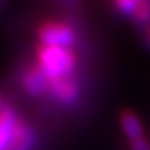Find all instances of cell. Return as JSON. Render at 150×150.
I'll return each instance as SVG.
<instances>
[{
    "label": "cell",
    "mask_w": 150,
    "mask_h": 150,
    "mask_svg": "<svg viewBox=\"0 0 150 150\" xmlns=\"http://www.w3.org/2000/svg\"><path fill=\"white\" fill-rule=\"evenodd\" d=\"M0 110H3V103H1V98H0Z\"/></svg>",
    "instance_id": "obj_9"
},
{
    "label": "cell",
    "mask_w": 150,
    "mask_h": 150,
    "mask_svg": "<svg viewBox=\"0 0 150 150\" xmlns=\"http://www.w3.org/2000/svg\"><path fill=\"white\" fill-rule=\"evenodd\" d=\"M37 64L47 79V83L74 77L77 57L72 47L39 45L37 49ZM49 88V86H47Z\"/></svg>",
    "instance_id": "obj_1"
},
{
    "label": "cell",
    "mask_w": 150,
    "mask_h": 150,
    "mask_svg": "<svg viewBox=\"0 0 150 150\" xmlns=\"http://www.w3.org/2000/svg\"><path fill=\"white\" fill-rule=\"evenodd\" d=\"M131 150H150V145L145 138H139L131 142Z\"/></svg>",
    "instance_id": "obj_7"
},
{
    "label": "cell",
    "mask_w": 150,
    "mask_h": 150,
    "mask_svg": "<svg viewBox=\"0 0 150 150\" xmlns=\"http://www.w3.org/2000/svg\"><path fill=\"white\" fill-rule=\"evenodd\" d=\"M145 42H146V44H148V46L150 47V25L146 27V30H145Z\"/></svg>",
    "instance_id": "obj_8"
},
{
    "label": "cell",
    "mask_w": 150,
    "mask_h": 150,
    "mask_svg": "<svg viewBox=\"0 0 150 150\" xmlns=\"http://www.w3.org/2000/svg\"><path fill=\"white\" fill-rule=\"evenodd\" d=\"M121 127L125 136L131 141H137L143 137V128L138 117L130 110H125L121 115Z\"/></svg>",
    "instance_id": "obj_6"
},
{
    "label": "cell",
    "mask_w": 150,
    "mask_h": 150,
    "mask_svg": "<svg viewBox=\"0 0 150 150\" xmlns=\"http://www.w3.org/2000/svg\"><path fill=\"white\" fill-rule=\"evenodd\" d=\"M115 6L120 12L125 16L131 17L135 21L141 24L150 25V1L149 0H123V1H116Z\"/></svg>",
    "instance_id": "obj_4"
},
{
    "label": "cell",
    "mask_w": 150,
    "mask_h": 150,
    "mask_svg": "<svg viewBox=\"0 0 150 150\" xmlns=\"http://www.w3.org/2000/svg\"><path fill=\"white\" fill-rule=\"evenodd\" d=\"M23 84L25 90L32 96H40L47 93V79L44 76V73L37 67H32L23 79Z\"/></svg>",
    "instance_id": "obj_5"
},
{
    "label": "cell",
    "mask_w": 150,
    "mask_h": 150,
    "mask_svg": "<svg viewBox=\"0 0 150 150\" xmlns=\"http://www.w3.org/2000/svg\"><path fill=\"white\" fill-rule=\"evenodd\" d=\"M33 134L10 108L0 110V150H31Z\"/></svg>",
    "instance_id": "obj_2"
},
{
    "label": "cell",
    "mask_w": 150,
    "mask_h": 150,
    "mask_svg": "<svg viewBox=\"0 0 150 150\" xmlns=\"http://www.w3.org/2000/svg\"><path fill=\"white\" fill-rule=\"evenodd\" d=\"M37 35L40 44L46 46L71 47L76 40V33L73 28L70 25L57 20L43 23L37 30Z\"/></svg>",
    "instance_id": "obj_3"
}]
</instances>
